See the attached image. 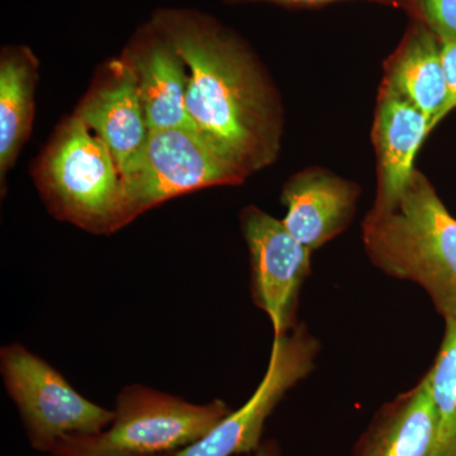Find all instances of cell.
Listing matches in <instances>:
<instances>
[{
	"label": "cell",
	"instance_id": "6da1fadb",
	"mask_svg": "<svg viewBox=\"0 0 456 456\" xmlns=\"http://www.w3.org/2000/svg\"><path fill=\"white\" fill-rule=\"evenodd\" d=\"M151 22L187 65L188 113L207 142L246 178L274 163L281 101L244 42L194 9H158Z\"/></svg>",
	"mask_w": 456,
	"mask_h": 456
},
{
	"label": "cell",
	"instance_id": "7a4b0ae2",
	"mask_svg": "<svg viewBox=\"0 0 456 456\" xmlns=\"http://www.w3.org/2000/svg\"><path fill=\"white\" fill-rule=\"evenodd\" d=\"M362 231L375 268L421 287L443 318L455 314L456 218L421 171L391 207L371 208Z\"/></svg>",
	"mask_w": 456,
	"mask_h": 456
},
{
	"label": "cell",
	"instance_id": "3957f363",
	"mask_svg": "<svg viewBox=\"0 0 456 456\" xmlns=\"http://www.w3.org/2000/svg\"><path fill=\"white\" fill-rule=\"evenodd\" d=\"M112 424L93 436L69 437L53 456H156L176 454L202 439L232 412L221 399L194 404L134 384L119 393Z\"/></svg>",
	"mask_w": 456,
	"mask_h": 456
},
{
	"label": "cell",
	"instance_id": "277c9868",
	"mask_svg": "<svg viewBox=\"0 0 456 456\" xmlns=\"http://www.w3.org/2000/svg\"><path fill=\"white\" fill-rule=\"evenodd\" d=\"M40 176L61 220L94 233L114 232L132 221L113 155L77 114L50 146Z\"/></svg>",
	"mask_w": 456,
	"mask_h": 456
},
{
	"label": "cell",
	"instance_id": "5b68a950",
	"mask_svg": "<svg viewBox=\"0 0 456 456\" xmlns=\"http://www.w3.org/2000/svg\"><path fill=\"white\" fill-rule=\"evenodd\" d=\"M0 369L32 448L53 452L69 437L93 436L112 424L114 412L93 403L49 362L20 344L0 351Z\"/></svg>",
	"mask_w": 456,
	"mask_h": 456
},
{
	"label": "cell",
	"instance_id": "8992f818",
	"mask_svg": "<svg viewBox=\"0 0 456 456\" xmlns=\"http://www.w3.org/2000/svg\"><path fill=\"white\" fill-rule=\"evenodd\" d=\"M244 174L196 130L150 132L139 160L122 179L132 220L171 198L216 185L241 184Z\"/></svg>",
	"mask_w": 456,
	"mask_h": 456
},
{
	"label": "cell",
	"instance_id": "52a82bcc",
	"mask_svg": "<svg viewBox=\"0 0 456 456\" xmlns=\"http://www.w3.org/2000/svg\"><path fill=\"white\" fill-rule=\"evenodd\" d=\"M320 350V341L305 323L283 338H274L266 373L251 398L175 456H233L256 452L266 419L284 395L312 373Z\"/></svg>",
	"mask_w": 456,
	"mask_h": 456
},
{
	"label": "cell",
	"instance_id": "ba28073f",
	"mask_svg": "<svg viewBox=\"0 0 456 456\" xmlns=\"http://www.w3.org/2000/svg\"><path fill=\"white\" fill-rule=\"evenodd\" d=\"M241 227L250 256L251 297L269 317L274 338H283L299 325V297L312 273L314 251L257 207L242 211Z\"/></svg>",
	"mask_w": 456,
	"mask_h": 456
},
{
	"label": "cell",
	"instance_id": "9c48e42d",
	"mask_svg": "<svg viewBox=\"0 0 456 456\" xmlns=\"http://www.w3.org/2000/svg\"><path fill=\"white\" fill-rule=\"evenodd\" d=\"M75 114L103 141L122 179L127 176L139 160L150 130L136 74L125 56L108 64L103 77Z\"/></svg>",
	"mask_w": 456,
	"mask_h": 456
},
{
	"label": "cell",
	"instance_id": "30bf717a",
	"mask_svg": "<svg viewBox=\"0 0 456 456\" xmlns=\"http://www.w3.org/2000/svg\"><path fill=\"white\" fill-rule=\"evenodd\" d=\"M150 132L169 128L196 130L187 110L188 69L169 38L150 20L126 50Z\"/></svg>",
	"mask_w": 456,
	"mask_h": 456
},
{
	"label": "cell",
	"instance_id": "8fae6325",
	"mask_svg": "<svg viewBox=\"0 0 456 456\" xmlns=\"http://www.w3.org/2000/svg\"><path fill=\"white\" fill-rule=\"evenodd\" d=\"M360 188L331 171L308 169L285 184L283 224L301 244L314 251L341 235L355 216Z\"/></svg>",
	"mask_w": 456,
	"mask_h": 456
},
{
	"label": "cell",
	"instance_id": "7c38bea8",
	"mask_svg": "<svg viewBox=\"0 0 456 456\" xmlns=\"http://www.w3.org/2000/svg\"><path fill=\"white\" fill-rule=\"evenodd\" d=\"M428 134V117L382 84L373 126L378 160L373 208L391 207L402 196L415 174L416 155Z\"/></svg>",
	"mask_w": 456,
	"mask_h": 456
},
{
	"label": "cell",
	"instance_id": "4fadbf2b",
	"mask_svg": "<svg viewBox=\"0 0 456 456\" xmlns=\"http://www.w3.org/2000/svg\"><path fill=\"white\" fill-rule=\"evenodd\" d=\"M436 443L437 413L426 373L377 411L353 456H434Z\"/></svg>",
	"mask_w": 456,
	"mask_h": 456
},
{
	"label": "cell",
	"instance_id": "5bb4252c",
	"mask_svg": "<svg viewBox=\"0 0 456 456\" xmlns=\"http://www.w3.org/2000/svg\"><path fill=\"white\" fill-rule=\"evenodd\" d=\"M382 84L419 108L434 130L446 101L439 38L422 23L412 26L387 62Z\"/></svg>",
	"mask_w": 456,
	"mask_h": 456
},
{
	"label": "cell",
	"instance_id": "9a60e30c",
	"mask_svg": "<svg viewBox=\"0 0 456 456\" xmlns=\"http://www.w3.org/2000/svg\"><path fill=\"white\" fill-rule=\"evenodd\" d=\"M37 59L28 47H8L0 62V171L16 161L33 119Z\"/></svg>",
	"mask_w": 456,
	"mask_h": 456
},
{
	"label": "cell",
	"instance_id": "2e32d148",
	"mask_svg": "<svg viewBox=\"0 0 456 456\" xmlns=\"http://www.w3.org/2000/svg\"><path fill=\"white\" fill-rule=\"evenodd\" d=\"M445 332L434 365L428 371L437 413L434 456H456V312L444 317Z\"/></svg>",
	"mask_w": 456,
	"mask_h": 456
},
{
	"label": "cell",
	"instance_id": "e0dca14e",
	"mask_svg": "<svg viewBox=\"0 0 456 456\" xmlns=\"http://www.w3.org/2000/svg\"><path fill=\"white\" fill-rule=\"evenodd\" d=\"M413 7L440 41L456 38V0H413Z\"/></svg>",
	"mask_w": 456,
	"mask_h": 456
},
{
	"label": "cell",
	"instance_id": "ac0fdd59",
	"mask_svg": "<svg viewBox=\"0 0 456 456\" xmlns=\"http://www.w3.org/2000/svg\"><path fill=\"white\" fill-rule=\"evenodd\" d=\"M441 59L446 83V101L441 110L439 123L456 110V38L440 41Z\"/></svg>",
	"mask_w": 456,
	"mask_h": 456
},
{
	"label": "cell",
	"instance_id": "d6986e66",
	"mask_svg": "<svg viewBox=\"0 0 456 456\" xmlns=\"http://www.w3.org/2000/svg\"><path fill=\"white\" fill-rule=\"evenodd\" d=\"M227 3H270L288 8H312L342 0H224Z\"/></svg>",
	"mask_w": 456,
	"mask_h": 456
},
{
	"label": "cell",
	"instance_id": "ffe728a7",
	"mask_svg": "<svg viewBox=\"0 0 456 456\" xmlns=\"http://www.w3.org/2000/svg\"><path fill=\"white\" fill-rule=\"evenodd\" d=\"M254 456H281V449L275 441H266V443L261 444Z\"/></svg>",
	"mask_w": 456,
	"mask_h": 456
},
{
	"label": "cell",
	"instance_id": "44dd1931",
	"mask_svg": "<svg viewBox=\"0 0 456 456\" xmlns=\"http://www.w3.org/2000/svg\"><path fill=\"white\" fill-rule=\"evenodd\" d=\"M176 454H165V455H156V456H175ZM70 456V455H68Z\"/></svg>",
	"mask_w": 456,
	"mask_h": 456
}]
</instances>
